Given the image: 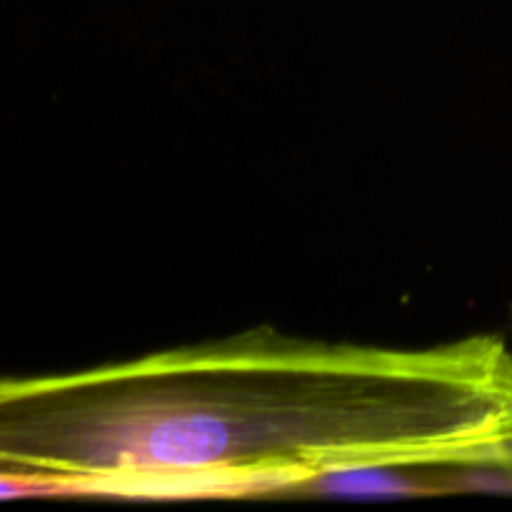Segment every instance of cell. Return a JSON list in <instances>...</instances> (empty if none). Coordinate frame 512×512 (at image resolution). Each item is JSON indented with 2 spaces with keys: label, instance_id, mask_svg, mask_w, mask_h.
I'll use <instances>...</instances> for the list:
<instances>
[{
  "label": "cell",
  "instance_id": "1",
  "mask_svg": "<svg viewBox=\"0 0 512 512\" xmlns=\"http://www.w3.org/2000/svg\"><path fill=\"white\" fill-rule=\"evenodd\" d=\"M508 443L512 350L493 333L380 348L260 325L0 385L5 498H270L320 470Z\"/></svg>",
  "mask_w": 512,
  "mask_h": 512
},
{
  "label": "cell",
  "instance_id": "2",
  "mask_svg": "<svg viewBox=\"0 0 512 512\" xmlns=\"http://www.w3.org/2000/svg\"><path fill=\"white\" fill-rule=\"evenodd\" d=\"M435 495H445L438 463H363L290 480L273 490L270 498L410 500Z\"/></svg>",
  "mask_w": 512,
  "mask_h": 512
},
{
  "label": "cell",
  "instance_id": "3",
  "mask_svg": "<svg viewBox=\"0 0 512 512\" xmlns=\"http://www.w3.org/2000/svg\"><path fill=\"white\" fill-rule=\"evenodd\" d=\"M438 478L445 495H512V460L495 455V458L438 463Z\"/></svg>",
  "mask_w": 512,
  "mask_h": 512
},
{
  "label": "cell",
  "instance_id": "4",
  "mask_svg": "<svg viewBox=\"0 0 512 512\" xmlns=\"http://www.w3.org/2000/svg\"><path fill=\"white\" fill-rule=\"evenodd\" d=\"M503 458H510V460H512V443L505 445V450H503Z\"/></svg>",
  "mask_w": 512,
  "mask_h": 512
},
{
  "label": "cell",
  "instance_id": "5",
  "mask_svg": "<svg viewBox=\"0 0 512 512\" xmlns=\"http://www.w3.org/2000/svg\"><path fill=\"white\" fill-rule=\"evenodd\" d=\"M510 318H512V310H510Z\"/></svg>",
  "mask_w": 512,
  "mask_h": 512
}]
</instances>
